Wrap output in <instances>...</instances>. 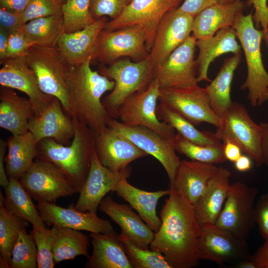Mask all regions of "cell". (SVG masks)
<instances>
[{
  "label": "cell",
  "mask_w": 268,
  "mask_h": 268,
  "mask_svg": "<svg viewBox=\"0 0 268 268\" xmlns=\"http://www.w3.org/2000/svg\"><path fill=\"white\" fill-rule=\"evenodd\" d=\"M30 0H0V7L10 12L22 14Z\"/></svg>",
  "instance_id": "db71d44e"
},
{
  "label": "cell",
  "mask_w": 268,
  "mask_h": 268,
  "mask_svg": "<svg viewBox=\"0 0 268 268\" xmlns=\"http://www.w3.org/2000/svg\"><path fill=\"white\" fill-rule=\"evenodd\" d=\"M255 219L261 235L268 240V192L262 195L255 206Z\"/></svg>",
  "instance_id": "7dc6e473"
},
{
  "label": "cell",
  "mask_w": 268,
  "mask_h": 268,
  "mask_svg": "<svg viewBox=\"0 0 268 268\" xmlns=\"http://www.w3.org/2000/svg\"><path fill=\"white\" fill-rule=\"evenodd\" d=\"M9 32L0 28V63L7 59Z\"/></svg>",
  "instance_id": "680465c9"
},
{
  "label": "cell",
  "mask_w": 268,
  "mask_h": 268,
  "mask_svg": "<svg viewBox=\"0 0 268 268\" xmlns=\"http://www.w3.org/2000/svg\"><path fill=\"white\" fill-rule=\"evenodd\" d=\"M221 120V126L215 132L221 141L228 139L235 142L254 161L257 167L264 164L262 128L253 121L245 107L240 103L233 102Z\"/></svg>",
  "instance_id": "9c48e42d"
},
{
  "label": "cell",
  "mask_w": 268,
  "mask_h": 268,
  "mask_svg": "<svg viewBox=\"0 0 268 268\" xmlns=\"http://www.w3.org/2000/svg\"><path fill=\"white\" fill-rule=\"evenodd\" d=\"M19 181L37 202L55 203L60 197L77 193L71 182L56 165L38 158Z\"/></svg>",
  "instance_id": "7c38bea8"
},
{
  "label": "cell",
  "mask_w": 268,
  "mask_h": 268,
  "mask_svg": "<svg viewBox=\"0 0 268 268\" xmlns=\"http://www.w3.org/2000/svg\"><path fill=\"white\" fill-rule=\"evenodd\" d=\"M222 143L225 158L234 163L242 154L241 148L235 142L228 139L223 141Z\"/></svg>",
  "instance_id": "f5cc1de1"
},
{
  "label": "cell",
  "mask_w": 268,
  "mask_h": 268,
  "mask_svg": "<svg viewBox=\"0 0 268 268\" xmlns=\"http://www.w3.org/2000/svg\"><path fill=\"white\" fill-rule=\"evenodd\" d=\"M159 102L156 110L158 119L169 124L187 139L202 145L222 143L215 133L198 130L195 125L179 113L164 103Z\"/></svg>",
  "instance_id": "d590c367"
},
{
  "label": "cell",
  "mask_w": 268,
  "mask_h": 268,
  "mask_svg": "<svg viewBox=\"0 0 268 268\" xmlns=\"http://www.w3.org/2000/svg\"><path fill=\"white\" fill-rule=\"evenodd\" d=\"M218 2V0H184L178 9L194 17L205 8Z\"/></svg>",
  "instance_id": "f907efd6"
},
{
  "label": "cell",
  "mask_w": 268,
  "mask_h": 268,
  "mask_svg": "<svg viewBox=\"0 0 268 268\" xmlns=\"http://www.w3.org/2000/svg\"><path fill=\"white\" fill-rule=\"evenodd\" d=\"M60 101L54 97L39 116L29 121V131L38 143L46 138H51L58 143L67 145L72 139L74 127L72 118L66 115Z\"/></svg>",
  "instance_id": "7402d4cb"
},
{
  "label": "cell",
  "mask_w": 268,
  "mask_h": 268,
  "mask_svg": "<svg viewBox=\"0 0 268 268\" xmlns=\"http://www.w3.org/2000/svg\"><path fill=\"white\" fill-rule=\"evenodd\" d=\"M37 250L32 232L27 233L26 228L19 232L13 248L9 262L11 268H36Z\"/></svg>",
  "instance_id": "b9f144b4"
},
{
  "label": "cell",
  "mask_w": 268,
  "mask_h": 268,
  "mask_svg": "<svg viewBox=\"0 0 268 268\" xmlns=\"http://www.w3.org/2000/svg\"><path fill=\"white\" fill-rule=\"evenodd\" d=\"M36 206L48 226L56 225L91 233L116 232L110 221L99 218L95 213L78 210L73 204L64 208L53 203L39 201Z\"/></svg>",
  "instance_id": "44dd1931"
},
{
  "label": "cell",
  "mask_w": 268,
  "mask_h": 268,
  "mask_svg": "<svg viewBox=\"0 0 268 268\" xmlns=\"http://www.w3.org/2000/svg\"><path fill=\"white\" fill-rule=\"evenodd\" d=\"M90 57L82 63L67 64L66 81L73 116L86 125L93 133H97L107 126L111 118L103 106L101 98L106 92L112 91L115 81L92 69Z\"/></svg>",
  "instance_id": "7a4b0ae2"
},
{
  "label": "cell",
  "mask_w": 268,
  "mask_h": 268,
  "mask_svg": "<svg viewBox=\"0 0 268 268\" xmlns=\"http://www.w3.org/2000/svg\"><path fill=\"white\" fill-rule=\"evenodd\" d=\"M35 116L28 100L18 95L13 89L0 87V127L12 135L29 131L30 120Z\"/></svg>",
  "instance_id": "f546056e"
},
{
  "label": "cell",
  "mask_w": 268,
  "mask_h": 268,
  "mask_svg": "<svg viewBox=\"0 0 268 268\" xmlns=\"http://www.w3.org/2000/svg\"><path fill=\"white\" fill-rule=\"evenodd\" d=\"M245 5L242 0L217 3L197 14L194 19L192 35L197 40L213 36L221 28L232 27Z\"/></svg>",
  "instance_id": "83f0119b"
},
{
  "label": "cell",
  "mask_w": 268,
  "mask_h": 268,
  "mask_svg": "<svg viewBox=\"0 0 268 268\" xmlns=\"http://www.w3.org/2000/svg\"><path fill=\"white\" fill-rule=\"evenodd\" d=\"M5 170L8 178L18 180L31 167L38 155V143L32 133L12 135L6 140Z\"/></svg>",
  "instance_id": "1f68e13d"
},
{
  "label": "cell",
  "mask_w": 268,
  "mask_h": 268,
  "mask_svg": "<svg viewBox=\"0 0 268 268\" xmlns=\"http://www.w3.org/2000/svg\"><path fill=\"white\" fill-rule=\"evenodd\" d=\"M160 95L159 81L154 78L145 89L127 98L117 114L123 124L147 127L172 142L175 130L166 122H161L156 115L157 102Z\"/></svg>",
  "instance_id": "ba28073f"
},
{
  "label": "cell",
  "mask_w": 268,
  "mask_h": 268,
  "mask_svg": "<svg viewBox=\"0 0 268 268\" xmlns=\"http://www.w3.org/2000/svg\"><path fill=\"white\" fill-rule=\"evenodd\" d=\"M251 260L256 268H268V240L252 256Z\"/></svg>",
  "instance_id": "816d5d0a"
},
{
  "label": "cell",
  "mask_w": 268,
  "mask_h": 268,
  "mask_svg": "<svg viewBox=\"0 0 268 268\" xmlns=\"http://www.w3.org/2000/svg\"><path fill=\"white\" fill-rule=\"evenodd\" d=\"M32 46L33 44L21 29L9 33L7 59L25 55Z\"/></svg>",
  "instance_id": "bcb514c9"
},
{
  "label": "cell",
  "mask_w": 268,
  "mask_h": 268,
  "mask_svg": "<svg viewBox=\"0 0 268 268\" xmlns=\"http://www.w3.org/2000/svg\"><path fill=\"white\" fill-rule=\"evenodd\" d=\"M194 19L178 8L164 15L156 29L149 52L154 70L191 36Z\"/></svg>",
  "instance_id": "e0dca14e"
},
{
  "label": "cell",
  "mask_w": 268,
  "mask_h": 268,
  "mask_svg": "<svg viewBox=\"0 0 268 268\" xmlns=\"http://www.w3.org/2000/svg\"><path fill=\"white\" fill-rule=\"evenodd\" d=\"M233 268H256L253 261L250 260H243L235 263Z\"/></svg>",
  "instance_id": "91938a15"
},
{
  "label": "cell",
  "mask_w": 268,
  "mask_h": 268,
  "mask_svg": "<svg viewBox=\"0 0 268 268\" xmlns=\"http://www.w3.org/2000/svg\"><path fill=\"white\" fill-rule=\"evenodd\" d=\"M218 169V167L213 164L192 160H182L176 172L174 185L170 189L181 192L194 205Z\"/></svg>",
  "instance_id": "4316f807"
},
{
  "label": "cell",
  "mask_w": 268,
  "mask_h": 268,
  "mask_svg": "<svg viewBox=\"0 0 268 268\" xmlns=\"http://www.w3.org/2000/svg\"><path fill=\"white\" fill-rule=\"evenodd\" d=\"M258 193L242 182L231 184L215 226L246 241L256 224L254 204Z\"/></svg>",
  "instance_id": "52a82bcc"
},
{
  "label": "cell",
  "mask_w": 268,
  "mask_h": 268,
  "mask_svg": "<svg viewBox=\"0 0 268 268\" xmlns=\"http://www.w3.org/2000/svg\"><path fill=\"white\" fill-rule=\"evenodd\" d=\"M232 27L240 43L247 67V78L240 88L248 90L247 99L253 107L261 106L268 101V72L261 51L263 31L255 27L252 12L240 14Z\"/></svg>",
  "instance_id": "277c9868"
},
{
  "label": "cell",
  "mask_w": 268,
  "mask_h": 268,
  "mask_svg": "<svg viewBox=\"0 0 268 268\" xmlns=\"http://www.w3.org/2000/svg\"><path fill=\"white\" fill-rule=\"evenodd\" d=\"M133 268H172L164 256L155 250L140 248L125 234L118 235Z\"/></svg>",
  "instance_id": "ab89813d"
},
{
  "label": "cell",
  "mask_w": 268,
  "mask_h": 268,
  "mask_svg": "<svg viewBox=\"0 0 268 268\" xmlns=\"http://www.w3.org/2000/svg\"><path fill=\"white\" fill-rule=\"evenodd\" d=\"M170 189L160 211L161 226L150 248L162 253L172 268H194L201 260V229L193 205L181 192Z\"/></svg>",
  "instance_id": "6da1fadb"
},
{
  "label": "cell",
  "mask_w": 268,
  "mask_h": 268,
  "mask_svg": "<svg viewBox=\"0 0 268 268\" xmlns=\"http://www.w3.org/2000/svg\"><path fill=\"white\" fill-rule=\"evenodd\" d=\"M100 210L108 215L136 246L148 249L153 241L155 232L142 220L139 214L127 204L114 201L111 197L104 198L99 205Z\"/></svg>",
  "instance_id": "603a6c76"
},
{
  "label": "cell",
  "mask_w": 268,
  "mask_h": 268,
  "mask_svg": "<svg viewBox=\"0 0 268 268\" xmlns=\"http://www.w3.org/2000/svg\"><path fill=\"white\" fill-rule=\"evenodd\" d=\"M241 61V52L224 59L217 74L205 88L211 106L221 119L231 107V83L234 72Z\"/></svg>",
  "instance_id": "d6a6232c"
},
{
  "label": "cell",
  "mask_w": 268,
  "mask_h": 268,
  "mask_svg": "<svg viewBox=\"0 0 268 268\" xmlns=\"http://www.w3.org/2000/svg\"><path fill=\"white\" fill-rule=\"evenodd\" d=\"M237 38L234 29L228 26L220 29L212 37L197 40L196 47L199 50L196 60L198 83L211 81L207 75L208 69L216 58L226 53L235 54L241 52V46Z\"/></svg>",
  "instance_id": "484cf974"
},
{
  "label": "cell",
  "mask_w": 268,
  "mask_h": 268,
  "mask_svg": "<svg viewBox=\"0 0 268 268\" xmlns=\"http://www.w3.org/2000/svg\"><path fill=\"white\" fill-rule=\"evenodd\" d=\"M159 101L164 103L195 126L202 123L216 128L222 120L212 109L205 88L198 84L184 88H160Z\"/></svg>",
  "instance_id": "5bb4252c"
},
{
  "label": "cell",
  "mask_w": 268,
  "mask_h": 268,
  "mask_svg": "<svg viewBox=\"0 0 268 268\" xmlns=\"http://www.w3.org/2000/svg\"><path fill=\"white\" fill-rule=\"evenodd\" d=\"M234 0L239 1V0Z\"/></svg>",
  "instance_id": "03108f58"
},
{
  "label": "cell",
  "mask_w": 268,
  "mask_h": 268,
  "mask_svg": "<svg viewBox=\"0 0 268 268\" xmlns=\"http://www.w3.org/2000/svg\"><path fill=\"white\" fill-rule=\"evenodd\" d=\"M197 39L192 35L154 70L161 89L184 88L198 84L195 60Z\"/></svg>",
  "instance_id": "9a60e30c"
},
{
  "label": "cell",
  "mask_w": 268,
  "mask_h": 268,
  "mask_svg": "<svg viewBox=\"0 0 268 268\" xmlns=\"http://www.w3.org/2000/svg\"><path fill=\"white\" fill-rule=\"evenodd\" d=\"M93 134L94 147L101 163L113 171H121L132 161L148 154L125 136L107 127Z\"/></svg>",
  "instance_id": "ffe728a7"
},
{
  "label": "cell",
  "mask_w": 268,
  "mask_h": 268,
  "mask_svg": "<svg viewBox=\"0 0 268 268\" xmlns=\"http://www.w3.org/2000/svg\"><path fill=\"white\" fill-rule=\"evenodd\" d=\"M74 134L70 145L58 143L51 138L40 140L37 158L56 165L79 193L88 175L95 149L93 133L84 124L72 118Z\"/></svg>",
  "instance_id": "3957f363"
},
{
  "label": "cell",
  "mask_w": 268,
  "mask_h": 268,
  "mask_svg": "<svg viewBox=\"0 0 268 268\" xmlns=\"http://www.w3.org/2000/svg\"><path fill=\"white\" fill-rule=\"evenodd\" d=\"M7 148L6 141L0 139V185L5 189L9 183V178L7 175L4 162L6 150Z\"/></svg>",
  "instance_id": "11a10c76"
},
{
  "label": "cell",
  "mask_w": 268,
  "mask_h": 268,
  "mask_svg": "<svg viewBox=\"0 0 268 268\" xmlns=\"http://www.w3.org/2000/svg\"><path fill=\"white\" fill-rule=\"evenodd\" d=\"M262 128V153L264 164L268 166V123L261 122Z\"/></svg>",
  "instance_id": "9f6ffc18"
},
{
  "label": "cell",
  "mask_w": 268,
  "mask_h": 268,
  "mask_svg": "<svg viewBox=\"0 0 268 268\" xmlns=\"http://www.w3.org/2000/svg\"><path fill=\"white\" fill-rule=\"evenodd\" d=\"M90 2V0H67L63 4L64 32L81 30L97 19L91 14Z\"/></svg>",
  "instance_id": "60d3db41"
},
{
  "label": "cell",
  "mask_w": 268,
  "mask_h": 268,
  "mask_svg": "<svg viewBox=\"0 0 268 268\" xmlns=\"http://www.w3.org/2000/svg\"><path fill=\"white\" fill-rule=\"evenodd\" d=\"M93 248L88 258L87 268H133L126 254L123 243L116 232L109 234L92 232Z\"/></svg>",
  "instance_id": "f1b7e54d"
},
{
  "label": "cell",
  "mask_w": 268,
  "mask_h": 268,
  "mask_svg": "<svg viewBox=\"0 0 268 268\" xmlns=\"http://www.w3.org/2000/svg\"><path fill=\"white\" fill-rule=\"evenodd\" d=\"M172 142L176 151L192 160L213 164L221 163L226 160L222 143L209 145L198 144L187 139L179 133L176 134Z\"/></svg>",
  "instance_id": "74e56055"
},
{
  "label": "cell",
  "mask_w": 268,
  "mask_h": 268,
  "mask_svg": "<svg viewBox=\"0 0 268 268\" xmlns=\"http://www.w3.org/2000/svg\"><path fill=\"white\" fill-rule=\"evenodd\" d=\"M25 56L41 90L58 99L67 114L72 118L73 113L66 81L67 64L58 47L34 45L28 49Z\"/></svg>",
  "instance_id": "8992f818"
},
{
  "label": "cell",
  "mask_w": 268,
  "mask_h": 268,
  "mask_svg": "<svg viewBox=\"0 0 268 268\" xmlns=\"http://www.w3.org/2000/svg\"><path fill=\"white\" fill-rule=\"evenodd\" d=\"M63 3L60 0H30L22 13L26 23L41 17L63 14Z\"/></svg>",
  "instance_id": "ee69618b"
},
{
  "label": "cell",
  "mask_w": 268,
  "mask_h": 268,
  "mask_svg": "<svg viewBox=\"0 0 268 268\" xmlns=\"http://www.w3.org/2000/svg\"><path fill=\"white\" fill-rule=\"evenodd\" d=\"M101 74L115 81L111 93L102 101L112 118H117L120 106L130 96L146 88L154 79V68L149 56L139 61L118 60L100 67Z\"/></svg>",
  "instance_id": "5b68a950"
},
{
  "label": "cell",
  "mask_w": 268,
  "mask_h": 268,
  "mask_svg": "<svg viewBox=\"0 0 268 268\" xmlns=\"http://www.w3.org/2000/svg\"><path fill=\"white\" fill-rule=\"evenodd\" d=\"M25 23L22 14L0 8V28L10 33L20 30Z\"/></svg>",
  "instance_id": "681fc988"
},
{
  "label": "cell",
  "mask_w": 268,
  "mask_h": 268,
  "mask_svg": "<svg viewBox=\"0 0 268 268\" xmlns=\"http://www.w3.org/2000/svg\"><path fill=\"white\" fill-rule=\"evenodd\" d=\"M63 4L67 0H60Z\"/></svg>",
  "instance_id": "e7e4bbea"
},
{
  "label": "cell",
  "mask_w": 268,
  "mask_h": 268,
  "mask_svg": "<svg viewBox=\"0 0 268 268\" xmlns=\"http://www.w3.org/2000/svg\"><path fill=\"white\" fill-rule=\"evenodd\" d=\"M28 226L27 221L10 212L3 204L0 205V256L9 264L19 232Z\"/></svg>",
  "instance_id": "f35d334b"
},
{
  "label": "cell",
  "mask_w": 268,
  "mask_h": 268,
  "mask_svg": "<svg viewBox=\"0 0 268 268\" xmlns=\"http://www.w3.org/2000/svg\"><path fill=\"white\" fill-rule=\"evenodd\" d=\"M149 55L144 34L138 26L115 30L103 29L100 32L92 55V61L110 65L121 57L139 61Z\"/></svg>",
  "instance_id": "8fae6325"
},
{
  "label": "cell",
  "mask_w": 268,
  "mask_h": 268,
  "mask_svg": "<svg viewBox=\"0 0 268 268\" xmlns=\"http://www.w3.org/2000/svg\"><path fill=\"white\" fill-rule=\"evenodd\" d=\"M184 0H132L121 14L107 21L104 29L115 30L138 26L143 32L150 52L159 23L169 11L178 8Z\"/></svg>",
  "instance_id": "30bf717a"
},
{
  "label": "cell",
  "mask_w": 268,
  "mask_h": 268,
  "mask_svg": "<svg viewBox=\"0 0 268 268\" xmlns=\"http://www.w3.org/2000/svg\"><path fill=\"white\" fill-rule=\"evenodd\" d=\"M107 126L126 137L148 155L155 158L167 173L170 188L173 187L181 160L172 141L147 127L126 125L112 118L109 119Z\"/></svg>",
  "instance_id": "4fadbf2b"
},
{
  "label": "cell",
  "mask_w": 268,
  "mask_h": 268,
  "mask_svg": "<svg viewBox=\"0 0 268 268\" xmlns=\"http://www.w3.org/2000/svg\"><path fill=\"white\" fill-rule=\"evenodd\" d=\"M0 65V85L17 89L26 94L35 116L40 115L54 97L41 90L36 76L28 66L25 55L7 58Z\"/></svg>",
  "instance_id": "ac0fdd59"
},
{
  "label": "cell",
  "mask_w": 268,
  "mask_h": 268,
  "mask_svg": "<svg viewBox=\"0 0 268 268\" xmlns=\"http://www.w3.org/2000/svg\"><path fill=\"white\" fill-rule=\"evenodd\" d=\"M132 0H90L89 9L96 19L108 16L112 19L118 17Z\"/></svg>",
  "instance_id": "f6af8a7d"
},
{
  "label": "cell",
  "mask_w": 268,
  "mask_h": 268,
  "mask_svg": "<svg viewBox=\"0 0 268 268\" xmlns=\"http://www.w3.org/2000/svg\"><path fill=\"white\" fill-rule=\"evenodd\" d=\"M4 206L10 212L30 222L33 227L40 229L47 228L32 201V198L19 180L9 178V183L4 189Z\"/></svg>",
  "instance_id": "836d02e7"
},
{
  "label": "cell",
  "mask_w": 268,
  "mask_h": 268,
  "mask_svg": "<svg viewBox=\"0 0 268 268\" xmlns=\"http://www.w3.org/2000/svg\"><path fill=\"white\" fill-rule=\"evenodd\" d=\"M248 6H253L255 11L252 18L255 27L262 28L264 33L263 38L268 34V0H246Z\"/></svg>",
  "instance_id": "c3c4849f"
},
{
  "label": "cell",
  "mask_w": 268,
  "mask_h": 268,
  "mask_svg": "<svg viewBox=\"0 0 268 268\" xmlns=\"http://www.w3.org/2000/svg\"><path fill=\"white\" fill-rule=\"evenodd\" d=\"M21 30L33 45L56 46L64 33L63 14L41 17L26 22Z\"/></svg>",
  "instance_id": "8d00e7d4"
},
{
  "label": "cell",
  "mask_w": 268,
  "mask_h": 268,
  "mask_svg": "<svg viewBox=\"0 0 268 268\" xmlns=\"http://www.w3.org/2000/svg\"><path fill=\"white\" fill-rule=\"evenodd\" d=\"M252 159L247 155H241L234 162L236 169L241 172H245L251 169L252 166Z\"/></svg>",
  "instance_id": "6f0895ef"
},
{
  "label": "cell",
  "mask_w": 268,
  "mask_h": 268,
  "mask_svg": "<svg viewBox=\"0 0 268 268\" xmlns=\"http://www.w3.org/2000/svg\"><path fill=\"white\" fill-rule=\"evenodd\" d=\"M32 232L37 250V268H54L56 264L52 251L51 229L33 226Z\"/></svg>",
  "instance_id": "7bdbcfd3"
},
{
  "label": "cell",
  "mask_w": 268,
  "mask_h": 268,
  "mask_svg": "<svg viewBox=\"0 0 268 268\" xmlns=\"http://www.w3.org/2000/svg\"></svg>",
  "instance_id": "003e7915"
},
{
  "label": "cell",
  "mask_w": 268,
  "mask_h": 268,
  "mask_svg": "<svg viewBox=\"0 0 268 268\" xmlns=\"http://www.w3.org/2000/svg\"><path fill=\"white\" fill-rule=\"evenodd\" d=\"M115 192L138 212L153 231L156 232L159 230L161 221L156 213L157 204L161 198L170 194V188L155 192L146 191L132 185L125 178L120 181Z\"/></svg>",
  "instance_id": "4dcf8cb0"
},
{
  "label": "cell",
  "mask_w": 268,
  "mask_h": 268,
  "mask_svg": "<svg viewBox=\"0 0 268 268\" xmlns=\"http://www.w3.org/2000/svg\"><path fill=\"white\" fill-rule=\"evenodd\" d=\"M107 21L103 16L81 30L62 34L57 46L67 64H79L92 57L98 36Z\"/></svg>",
  "instance_id": "d4e9b609"
},
{
  "label": "cell",
  "mask_w": 268,
  "mask_h": 268,
  "mask_svg": "<svg viewBox=\"0 0 268 268\" xmlns=\"http://www.w3.org/2000/svg\"><path fill=\"white\" fill-rule=\"evenodd\" d=\"M52 245L55 264L73 260L78 256H90L87 236L79 230L53 225L51 229Z\"/></svg>",
  "instance_id": "e575fe53"
},
{
  "label": "cell",
  "mask_w": 268,
  "mask_h": 268,
  "mask_svg": "<svg viewBox=\"0 0 268 268\" xmlns=\"http://www.w3.org/2000/svg\"><path fill=\"white\" fill-rule=\"evenodd\" d=\"M263 39L264 40V41H265V42L266 43V46L267 47V48L268 49V34H267V36L263 38Z\"/></svg>",
  "instance_id": "be15d7a7"
},
{
  "label": "cell",
  "mask_w": 268,
  "mask_h": 268,
  "mask_svg": "<svg viewBox=\"0 0 268 268\" xmlns=\"http://www.w3.org/2000/svg\"><path fill=\"white\" fill-rule=\"evenodd\" d=\"M200 246L201 260L219 265L251 259L246 241L215 226L201 230Z\"/></svg>",
  "instance_id": "d6986e66"
},
{
  "label": "cell",
  "mask_w": 268,
  "mask_h": 268,
  "mask_svg": "<svg viewBox=\"0 0 268 268\" xmlns=\"http://www.w3.org/2000/svg\"><path fill=\"white\" fill-rule=\"evenodd\" d=\"M0 268H9V264L0 256Z\"/></svg>",
  "instance_id": "94428289"
},
{
  "label": "cell",
  "mask_w": 268,
  "mask_h": 268,
  "mask_svg": "<svg viewBox=\"0 0 268 268\" xmlns=\"http://www.w3.org/2000/svg\"><path fill=\"white\" fill-rule=\"evenodd\" d=\"M234 1V0H218V2L220 3H228Z\"/></svg>",
  "instance_id": "6125c7cd"
},
{
  "label": "cell",
  "mask_w": 268,
  "mask_h": 268,
  "mask_svg": "<svg viewBox=\"0 0 268 268\" xmlns=\"http://www.w3.org/2000/svg\"><path fill=\"white\" fill-rule=\"evenodd\" d=\"M230 177L227 169L218 167L203 193L193 205L201 230L215 226L227 198Z\"/></svg>",
  "instance_id": "cb8c5ba5"
},
{
  "label": "cell",
  "mask_w": 268,
  "mask_h": 268,
  "mask_svg": "<svg viewBox=\"0 0 268 268\" xmlns=\"http://www.w3.org/2000/svg\"><path fill=\"white\" fill-rule=\"evenodd\" d=\"M131 168L128 166L119 172L113 171L103 166L99 160L95 150L93 152L90 169L80 191L75 208L83 212L96 213L105 196L115 192L120 181L129 177Z\"/></svg>",
  "instance_id": "2e32d148"
}]
</instances>
